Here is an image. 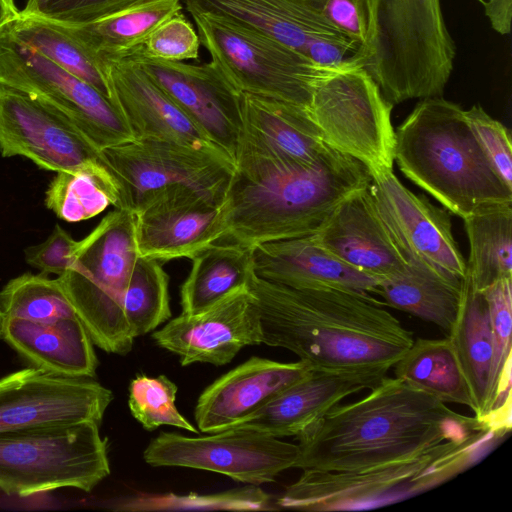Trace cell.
<instances>
[{"label":"cell","instance_id":"obj_1","mask_svg":"<svg viewBox=\"0 0 512 512\" xmlns=\"http://www.w3.org/2000/svg\"><path fill=\"white\" fill-rule=\"evenodd\" d=\"M248 288L262 344L289 350L313 368L390 370L414 341L412 332L369 293L293 288L255 273Z\"/></svg>","mask_w":512,"mask_h":512},{"label":"cell","instance_id":"obj_2","mask_svg":"<svg viewBox=\"0 0 512 512\" xmlns=\"http://www.w3.org/2000/svg\"><path fill=\"white\" fill-rule=\"evenodd\" d=\"M491 428L387 375L363 398L338 404L299 435L295 468L351 471L421 454Z\"/></svg>","mask_w":512,"mask_h":512},{"label":"cell","instance_id":"obj_3","mask_svg":"<svg viewBox=\"0 0 512 512\" xmlns=\"http://www.w3.org/2000/svg\"><path fill=\"white\" fill-rule=\"evenodd\" d=\"M370 181L367 166L334 148L311 163L237 155L220 242L254 247L313 235L343 200Z\"/></svg>","mask_w":512,"mask_h":512},{"label":"cell","instance_id":"obj_4","mask_svg":"<svg viewBox=\"0 0 512 512\" xmlns=\"http://www.w3.org/2000/svg\"><path fill=\"white\" fill-rule=\"evenodd\" d=\"M394 161L401 172L447 211L464 219L512 203L458 104L421 99L395 131Z\"/></svg>","mask_w":512,"mask_h":512},{"label":"cell","instance_id":"obj_5","mask_svg":"<svg viewBox=\"0 0 512 512\" xmlns=\"http://www.w3.org/2000/svg\"><path fill=\"white\" fill-rule=\"evenodd\" d=\"M509 433L484 428L421 454L351 471L305 469L276 499L283 509L357 511L417 496L457 477L496 448Z\"/></svg>","mask_w":512,"mask_h":512},{"label":"cell","instance_id":"obj_6","mask_svg":"<svg viewBox=\"0 0 512 512\" xmlns=\"http://www.w3.org/2000/svg\"><path fill=\"white\" fill-rule=\"evenodd\" d=\"M365 42L347 61L364 69L393 106L442 97L456 45L440 0H365Z\"/></svg>","mask_w":512,"mask_h":512},{"label":"cell","instance_id":"obj_7","mask_svg":"<svg viewBox=\"0 0 512 512\" xmlns=\"http://www.w3.org/2000/svg\"><path fill=\"white\" fill-rule=\"evenodd\" d=\"M139 257L135 214L115 209L82 240L72 265L57 278L93 343L127 354L133 345L124 301Z\"/></svg>","mask_w":512,"mask_h":512},{"label":"cell","instance_id":"obj_8","mask_svg":"<svg viewBox=\"0 0 512 512\" xmlns=\"http://www.w3.org/2000/svg\"><path fill=\"white\" fill-rule=\"evenodd\" d=\"M110 474L99 423L0 432V490L26 497L60 488L90 492Z\"/></svg>","mask_w":512,"mask_h":512},{"label":"cell","instance_id":"obj_9","mask_svg":"<svg viewBox=\"0 0 512 512\" xmlns=\"http://www.w3.org/2000/svg\"><path fill=\"white\" fill-rule=\"evenodd\" d=\"M190 15L211 61L238 92L309 110L315 81L327 68L230 18L210 12Z\"/></svg>","mask_w":512,"mask_h":512},{"label":"cell","instance_id":"obj_10","mask_svg":"<svg viewBox=\"0 0 512 512\" xmlns=\"http://www.w3.org/2000/svg\"><path fill=\"white\" fill-rule=\"evenodd\" d=\"M392 109L369 74L346 61L318 76L308 111L330 147L376 174L393 170Z\"/></svg>","mask_w":512,"mask_h":512},{"label":"cell","instance_id":"obj_11","mask_svg":"<svg viewBox=\"0 0 512 512\" xmlns=\"http://www.w3.org/2000/svg\"><path fill=\"white\" fill-rule=\"evenodd\" d=\"M0 85L26 93L64 116L99 151L134 139L106 96L2 32Z\"/></svg>","mask_w":512,"mask_h":512},{"label":"cell","instance_id":"obj_12","mask_svg":"<svg viewBox=\"0 0 512 512\" xmlns=\"http://www.w3.org/2000/svg\"><path fill=\"white\" fill-rule=\"evenodd\" d=\"M115 179V209L135 212L150 193L187 185L224 199L234 162L222 155L158 139H132L101 150Z\"/></svg>","mask_w":512,"mask_h":512},{"label":"cell","instance_id":"obj_13","mask_svg":"<svg viewBox=\"0 0 512 512\" xmlns=\"http://www.w3.org/2000/svg\"><path fill=\"white\" fill-rule=\"evenodd\" d=\"M299 447L249 429L230 428L204 437L161 433L144 451L147 464L212 471L260 485L295 468Z\"/></svg>","mask_w":512,"mask_h":512},{"label":"cell","instance_id":"obj_14","mask_svg":"<svg viewBox=\"0 0 512 512\" xmlns=\"http://www.w3.org/2000/svg\"><path fill=\"white\" fill-rule=\"evenodd\" d=\"M0 153L26 157L43 169L88 173L115 182L101 151L67 118L4 85H0Z\"/></svg>","mask_w":512,"mask_h":512},{"label":"cell","instance_id":"obj_15","mask_svg":"<svg viewBox=\"0 0 512 512\" xmlns=\"http://www.w3.org/2000/svg\"><path fill=\"white\" fill-rule=\"evenodd\" d=\"M134 214L139 256L160 262L192 259L225 231L224 199L187 185L150 193Z\"/></svg>","mask_w":512,"mask_h":512},{"label":"cell","instance_id":"obj_16","mask_svg":"<svg viewBox=\"0 0 512 512\" xmlns=\"http://www.w3.org/2000/svg\"><path fill=\"white\" fill-rule=\"evenodd\" d=\"M112 392L86 377L37 367L0 378V432L45 425L100 423Z\"/></svg>","mask_w":512,"mask_h":512},{"label":"cell","instance_id":"obj_17","mask_svg":"<svg viewBox=\"0 0 512 512\" xmlns=\"http://www.w3.org/2000/svg\"><path fill=\"white\" fill-rule=\"evenodd\" d=\"M375 207L406 259L448 278L466 277L464 259L452 233L451 213L406 188L393 170L371 174Z\"/></svg>","mask_w":512,"mask_h":512},{"label":"cell","instance_id":"obj_18","mask_svg":"<svg viewBox=\"0 0 512 512\" xmlns=\"http://www.w3.org/2000/svg\"><path fill=\"white\" fill-rule=\"evenodd\" d=\"M144 72L233 161L241 128L240 95L210 62L194 64L131 54Z\"/></svg>","mask_w":512,"mask_h":512},{"label":"cell","instance_id":"obj_19","mask_svg":"<svg viewBox=\"0 0 512 512\" xmlns=\"http://www.w3.org/2000/svg\"><path fill=\"white\" fill-rule=\"evenodd\" d=\"M152 337L158 346L179 356L182 366L198 362L224 365L242 348L262 344L258 313L248 286L203 311L181 313Z\"/></svg>","mask_w":512,"mask_h":512},{"label":"cell","instance_id":"obj_20","mask_svg":"<svg viewBox=\"0 0 512 512\" xmlns=\"http://www.w3.org/2000/svg\"><path fill=\"white\" fill-rule=\"evenodd\" d=\"M96 64L104 77L109 100L134 139L174 142L231 159L131 57L100 59Z\"/></svg>","mask_w":512,"mask_h":512},{"label":"cell","instance_id":"obj_21","mask_svg":"<svg viewBox=\"0 0 512 512\" xmlns=\"http://www.w3.org/2000/svg\"><path fill=\"white\" fill-rule=\"evenodd\" d=\"M388 371L313 368L231 428L249 429L276 438L297 436L348 396L376 386Z\"/></svg>","mask_w":512,"mask_h":512},{"label":"cell","instance_id":"obj_22","mask_svg":"<svg viewBox=\"0 0 512 512\" xmlns=\"http://www.w3.org/2000/svg\"><path fill=\"white\" fill-rule=\"evenodd\" d=\"M312 237L340 261L378 281L402 272L408 263L368 186L343 200Z\"/></svg>","mask_w":512,"mask_h":512},{"label":"cell","instance_id":"obj_23","mask_svg":"<svg viewBox=\"0 0 512 512\" xmlns=\"http://www.w3.org/2000/svg\"><path fill=\"white\" fill-rule=\"evenodd\" d=\"M302 360L278 362L253 356L228 371L199 396L195 421L204 433L231 428L311 372Z\"/></svg>","mask_w":512,"mask_h":512},{"label":"cell","instance_id":"obj_24","mask_svg":"<svg viewBox=\"0 0 512 512\" xmlns=\"http://www.w3.org/2000/svg\"><path fill=\"white\" fill-rule=\"evenodd\" d=\"M240 115L235 157L244 155L279 162L311 163L332 149L324 141L308 109L303 107L241 93Z\"/></svg>","mask_w":512,"mask_h":512},{"label":"cell","instance_id":"obj_25","mask_svg":"<svg viewBox=\"0 0 512 512\" xmlns=\"http://www.w3.org/2000/svg\"><path fill=\"white\" fill-rule=\"evenodd\" d=\"M254 273L293 288H338L374 293L378 280L333 256L312 237L258 244L252 249Z\"/></svg>","mask_w":512,"mask_h":512},{"label":"cell","instance_id":"obj_26","mask_svg":"<svg viewBox=\"0 0 512 512\" xmlns=\"http://www.w3.org/2000/svg\"><path fill=\"white\" fill-rule=\"evenodd\" d=\"M2 337L34 367L67 377L95 375L94 343L77 315L52 322L4 319Z\"/></svg>","mask_w":512,"mask_h":512},{"label":"cell","instance_id":"obj_27","mask_svg":"<svg viewBox=\"0 0 512 512\" xmlns=\"http://www.w3.org/2000/svg\"><path fill=\"white\" fill-rule=\"evenodd\" d=\"M187 11L210 12L256 29L305 55L316 34L339 33L322 15L320 0H182ZM343 35V34H342Z\"/></svg>","mask_w":512,"mask_h":512},{"label":"cell","instance_id":"obj_28","mask_svg":"<svg viewBox=\"0 0 512 512\" xmlns=\"http://www.w3.org/2000/svg\"><path fill=\"white\" fill-rule=\"evenodd\" d=\"M404 270L379 280L374 293L384 304L433 323L447 336L461 306L465 278H448L408 259Z\"/></svg>","mask_w":512,"mask_h":512},{"label":"cell","instance_id":"obj_29","mask_svg":"<svg viewBox=\"0 0 512 512\" xmlns=\"http://www.w3.org/2000/svg\"><path fill=\"white\" fill-rule=\"evenodd\" d=\"M182 10L180 0H144L95 21L55 23L81 44L96 62L131 55L159 24Z\"/></svg>","mask_w":512,"mask_h":512},{"label":"cell","instance_id":"obj_30","mask_svg":"<svg viewBox=\"0 0 512 512\" xmlns=\"http://www.w3.org/2000/svg\"><path fill=\"white\" fill-rule=\"evenodd\" d=\"M446 337L450 340L467 382L473 401L474 416L484 422L488 414L493 333L485 295L483 292L474 290L466 278L458 316Z\"/></svg>","mask_w":512,"mask_h":512},{"label":"cell","instance_id":"obj_31","mask_svg":"<svg viewBox=\"0 0 512 512\" xmlns=\"http://www.w3.org/2000/svg\"><path fill=\"white\" fill-rule=\"evenodd\" d=\"M253 247L218 242L196 254L180 290L182 313L194 314L247 287L254 273Z\"/></svg>","mask_w":512,"mask_h":512},{"label":"cell","instance_id":"obj_32","mask_svg":"<svg viewBox=\"0 0 512 512\" xmlns=\"http://www.w3.org/2000/svg\"><path fill=\"white\" fill-rule=\"evenodd\" d=\"M469 242L466 279L483 292L512 278V203L495 205L463 219Z\"/></svg>","mask_w":512,"mask_h":512},{"label":"cell","instance_id":"obj_33","mask_svg":"<svg viewBox=\"0 0 512 512\" xmlns=\"http://www.w3.org/2000/svg\"><path fill=\"white\" fill-rule=\"evenodd\" d=\"M393 368L394 375L410 385L446 404L467 406L473 411L467 382L448 337L417 338Z\"/></svg>","mask_w":512,"mask_h":512},{"label":"cell","instance_id":"obj_34","mask_svg":"<svg viewBox=\"0 0 512 512\" xmlns=\"http://www.w3.org/2000/svg\"><path fill=\"white\" fill-rule=\"evenodd\" d=\"M483 293L488 303L493 333L488 414L484 422L495 429L510 431L512 278L495 282Z\"/></svg>","mask_w":512,"mask_h":512},{"label":"cell","instance_id":"obj_35","mask_svg":"<svg viewBox=\"0 0 512 512\" xmlns=\"http://www.w3.org/2000/svg\"><path fill=\"white\" fill-rule=\"evenodd\" d=\"M2 33L89 83L109 99L104 77L94 59L57 23L19 13Z\"/></svg>","mask_w":512,"mask_h":512},{"label":"cell","instance_id":"obj_36","mask_svg":"<svg viewBox=\"0 0 512 512\" xmlns=\"http://www.w3.org/2000/svg\"><path fill=\"white\" fill-rule=\"evenodd\" d=\"M168 284L162 262L138 257L124 301L125 320L134 339L171 317Z\"/></svg>","mask_w":512,"mask_h":512},{"label":"cell","instance_id":"obj_37","mask_svg":"<svg viewBox=\"0 0 512 512\" xmlns=\"http://www.w3.org/2000/svg\"><path fill=\"white\" fill-rule=\"evenodd\" d=\"M117 200L114 181L88 173L57 172L45 193L46 207L67 222L88 220Z\"/></svg>","mask_w":512,"mask_h":512},{"label":"cell","instance_id":"obj_38","mask_svg":"<svg viewBox=\"0 0 512 512\" xmlns=\"http://www.w3.org/2000/svg\"><path fill=\"white\" fill-rule=\"evenodd\" d=\"M4 319L52 322L75 316L57 279L45 274H23L10 280L0 291Z\"/></svg>","mask_w":512,"mask_h":512},{"label":"cell","instance_id":"obj_39","mask_svg":"<svg viewBox=\"0 0 512 512\" xmlns=\"http://www.w3.org/2000/svg\"><path fill=\"white\" fill-rule=\"evenodd\" d=\"M176 393V384L165 375H139L129 386L130 412L149 431L167 425L199 433L198 429L178 411L175 405Z\"/></svg>","mask_w":512,"mask_h":512},{"label":"cell","instance_id":"obj_40","mask_svg":"<svg viewBox=\"0 0 512 512\" xmlns=\"http://www.w3.org/2000/svg\"><path fill=\"white\" fill-rule=\"evenodd\" d=\"M118 510H274L271 497L257 485L211 495H161L135 497L121 504Z\"/></svg>","mask_w":512,"mask_h":512},{"label":"cell","instance_id":"obj_41","mask_svg":"<svg viewBox=\"0 0 512 512\" xmlns=\"http://www.w3.org/2000/svg\"><path fill=\"white\" fill-rule=\"evenodd\" d=\"M200 45L195 27L179 13L159 24L133 53L150 59L184 62L198 59Z\"/></svg>","mask_w":512,"mask_h":512},{"label":"cell","instance_id":"obj_42","mask_svg":"<svg viewBox=\"0 0 512 512\" xmlns=\"http://www.w3.org/2000/svg\"><path fill=\"white\" fill-rule=\"evenodd\" d=\"M468 123L492 166L512 188V147L509 130L492 118L480 105L465 110Z\"/></svg>","mask_w":512,"mask_h":512},{"label":"cell","instance_id":"obj_43","mask_svg":"<svg viewBox=\"0 0 512 512\" xmlns=\"http://www.w3.org/2000/svg\"><path fill=\"white\" fill-rule=\"evenodd\" d=\"M144 0H48L38 15L60 23L98 20Z\"/></svg>","mask_w":512,"mask_h":512},{"label":"cell","instance_id":"obj_44","mask_svg":"<svg viewBox=\"0 0 512 512\" xmlns=\"http://www.w3.org/2000/svg\"><path fill=\"white\" fill-rule=\"evenodd\" d=\"M78 241L56 224L48 238L25 249L26 262L42 274L62 275L73 263Z\"/></svg>","mask_w":512,"mask_h":512},{"label":"cell","instance_id":"obj_45","mask_svg":"<svg viewBox=\"0 0 512 512\" xmlns=\"http://www.w3.org/2000/svg\"><path fill=\"white\" fill-rule=\"evenodd\" d=\"M324 18L358 48L365 42L368 14L365 0H320Z\"/></svg>","mask_w":512,"mask_h":512},{"label":"cell","instance_id":"obj_46","mask_svg":"<svg viewBox=\"0 0 512 512\" xmlns=\"http://www.w3.org/2000/svg\"><path fill=\"white\" fill-rule=\"evenodd\" d=\"M358 46L339 33L316 34L305 48V56L322 68H337L354 54Z\"/></svg>","mask_w":512,"mask_h":512},{"label":"cell","instance_id":"obj_47","mask_svg":"<svg viewBox=\"0 0 512 512\" xmlns=\"http://www.w3.org/2000/svg\"><path fill=\"white\" fill-rule=\"evenodd\" d=\"M484 12L491 27L500 35L511 31L512 0H485Z\"/></svg>","mask_w":512,"mask_h":512},{"label":"cell","instance_id":"obj_48","mask_svg":"<svg viewBox=\"0 0 512 512\" xmlns=\"http://www.w3.org/2000/svg\"><path fill=\"white\" fill-rule=\"evenodd\" d=\"M15 2L0 0V33L19 16Z\"/></svg>","mask_w":512,"mask_h":512},{"label":"cell","instance_id":"obj_49","mask_svg":"<svg viewBox=\"0 0 512 512\" xmlns=\"http://www.w3.org/2000/svg\"><path fill=\"white\" fill-rule=\"evenodd\" d=\"M48 0H26L25 6L20 13L23 15L36 14L41 11Z\"/></svg>","mask_w":512,"mask_h":512},{"label":"cell","instance_id":"obj_50","mask_svg":"<svg viewBox=\"0 0 512 512\" xmlns=\"http://www.w3.org/2000/svg\"><path fill=\"white\" fill-rule=\"evenodd\" d=\"M3 324H4V314H3L2 310L0 309V337L2 336Z\"/></svg>","mask_w":512,"mask_h":512},{"label":"cell","instance_id":"obj_51","mask_svg":"<svg viewBox=\"0 0 512 512\" xmlns=\"http://www.w3.org/2000/svg\"><path fill=\"white\" fill-rule=\"evenodd\" d=\"M7 1H9V2H15V0H7Z\"/></svg>","mask_w":512,"mask_h":512}]
</instances>
